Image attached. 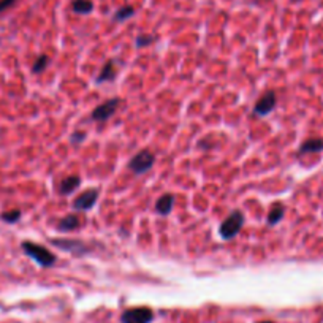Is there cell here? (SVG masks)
<instances>
[{
    "label": "cell",
    "instance_id": "obj_1",
    "mask_svg": "<svg viewBox=\"0 0 323 323\" xmlns=\"http://www.w3.org/2000/svg\"><path fill=\"white\" fill-rule=\"evenodd\" d=\"M22 251L30 258H33V260L43 268H49V266H52L54 263H56V255H54L52 252H49L46 247L40 246V244H35V243H30V241H24L22 243Z\"/></svg>",
    "mask_w": 323,
    "mask_h": 323
},
{
    "label": "cell",
    "instance_id": "obj_2",
    "mask_svg": "<svg viewBox=\"0 0 323 323\" xmlns=\"http://www.w3.org/2000/svg\"><path fill=\"white\" fill-rule=\"evenodd\" d=\"M244 225V214L241 211H232V214H230L222 225L219 228V233H220V238L222 239H233L239 232H241V228Z\"/></svg>",
    "mask_w": 323,
    "mask_h": 323
},
{
    "label": "cell",
    "instance_id": "obj_3",
    "mask_svg": "<svg viewBox=\"0 0 323 323\" xmlns=\"http://www.w3.org/2000/svg\"><path fill=\"white\" fill-rule=\"evenodd\" d=\"M154 162H155V155L149 149H143L141 152H138L130 159V162H128V170H132L135 174H143L154 167Z\"/></svg>",
    "mask_w": 323,
    "mask_h": 323
},
{
    "label": "cell",
    "instance_id": "obj_4",
    "mask_svg": "<svg viewBox=\"0 0 323 323\" xmlns=\"http://www.w3.org/2000/svg\"><path fill=\"white\" fill-rule=\"evenodd\" d=\"M122 323H151L154 320V312L149 308H133L127 309L122 317Z\"/></svg>",
    "mask_w": 323,
    "mask_h": 323
},
{
    "label": "cell",
    "instance_id": "obj_5",
    "mask_svg": "<svg viewBox=\"0 0 323 323\" xmlns=\"http://www.w3.org/2000/svg\"><path fill=\"white\" fill-rule=\"evenodd\" d=\"M119 105H121V100L119 98H111V100L105 101V103L98 105L94 111H92V119H94V121H98V122L108 121V119L116 113Z\"/></svg>",
    "mask_w": 323,
    "mask_h": 323
},
{
    "label": "cell",
    "instance_id": "obj_6",
    "mask_svg": "<svg viewBox=\"0 0 323 323\" xmlns=\"http://www.w3.org/2000/svg\"><path fill=\"white\" fill-rule=\"evenodd\" d=\"M98 195H100L98 189H87L86 192H82L81 195H78L75 201H73V209H76V211H89V209H92L95 206Z\"/></svg>",
    "mask_w": 323,
    "mask_h": 323
},
{
    "label": "cell",
    "instance_id": "obj_7",
    "mask_svg": "<svg viewBox=\"0 0 323 323\" xmlns=\"http://www.w3.org/2000/svg\"><path fill=\"white\" fill-rule=\"evenodd\" d=\"M276 103H278V98H276V92L273 90H268L263 94V97L257 101V105L254 108V114L255 116H266V114H270Z\"/></svg>",
    "mask_w": 323,
    "mask_h": 323
},
{
    "label": "cell",
    "instance_id": "obj_8",
    "mask_svg": "<svg viewBox=\"0 0 323 323\" xmlns=\"http://www.w3.org/2000/svg\"><path fill=\"white\" fill-rule=\"evenodd\" d=\"M51 243L60 247L62 251L67 252H73V254H84L86 252V246L82 244L81 241H63V239H51Z\"/></svg>",
    "mask_w": 323,
    "mask_h": 323
},
{
    "label": "cell",
    "instance_id": "obj_9",
    "mask_svg": "<svg viewBox=\"0 0 323 323\" xmlns=\"http://www.w3.org/2000/svg\"><path fill=\"white\" fill-rule=\"evenodd\" d=\"M173 206H174V195H171V193H165V195H162L159 200H157L155 211H157V214H160V216H168L173 209Z\"/></svg>",
    "mask_w": 323,
    "mask_h": 323
},
{
    "label": "cell",
    "instance_id": "obj_10",
    "mask_svg": "<svg viewBox=\"0 0 323 323\" xmlns=\"http://www.w3.org/2000/svg\"><path fill=\"white\" fill-rule=\"evenodd\" d=\"M81 186V178L78 176H68L65 178L59 186V193L60 195H70Z\"/></svg>",
    "mask_w": 323,
    "mask_h": 323
},
{
    "label": "cell",
    "instance_id": "obj_11",
    "mask_svg": "<svg viewBox=\"0 0 323 323\" xmlns=\"http://www.w3.org/2000/svg\"><path fill=\"white\" fill-rule=\"evenodd\" d=\"M323 151V140L322 138H312V140L304 141L300 146V154H314V152H320Z\"/></svg>",
    "mask_w": 323,
    "mask_h": 323
},
{
    "label": "cell",
    "instance_id": "obj_12",
    "mask_svg": "<svg viewBox=\"0 0 323 323\" xmlns=\"http://www.w3.org/2000/svg\"><path fill=\"white\" fill-rule=\"evenodd\" d=\"M114 76H116V63H114V60H108L103 65V68H101L100 75L97 76L95 81H97V84H100V82H106V81L114 79Z\"/></svg>",
    "mask_w": 323,
    "mask_h": 323
},
{
    "label": "cell",
    "instance_id": "obj_13",
    "mask_svg": "<svg viewBox=\"0 0 323 323\" xmlns=\"http://www.w3.org/2000/svg\"><path fill=\"white\" fill-rule=\"evenodd\" d=\"M284 214H285V206L282 205V203H276V205L271 206L270 212H268V224L278 225L284 219Z\"/></svg>",
    "mask_w": 323,
    "mask_h": 323
},
{
    "label": "cell",
    "instance_id": "obj_14",
    "mask_svg": "<svg viewBox=\"0 0 323 323\" xmlns=\"http://www.w3.org/2000/svg\"><path fill=\"white\" fill-rule=\"evenodd\" d=\"M78 227H79V217L76 214L65 216L57 225V228L60 230V232H71V230H76Z\"/></svg>",
    "mask_w": 323,
    "mask_h": 323
},
{
    "label": "cell",
    "instance_id": "obj_15",
    "mask_svg": "<svg viewBox=\"0 0 323 323\" xmlns=\"http://www.w3.org/2000/svg\"><path fill=\"white\" fill-rule=\"evenodd\" d=\"M94 10V3L90 0H75L73 2V11L79 14H86Z\"/></svg>",
    "mask_w": 323,
    "mask_h": 323
},
{
    "label": "cell",
    "instance_id": "obj_16",
    "mask_svg": "<svg viewBox=\"0 0 323 323\" xmlns=\"http://www.w3.org/2000/svg\"><path fill=\"white\" fill-rule=\"evenodd\" d=\"M48 63H49L48 56H44V54H41V56H38V59L35 60L33 67H32V71H33V73H41V71H44L46 67H48Z\"/></svg>",
    "mask_w": 323,
    "mask_h": 323
},
{
    "label": "cell",
    "instance_id": "obj_17",
    "mask_svg": "<svg viewBox=\"0 0 323 323\" xmlns=\"http://www.w3.org/2000/svg\"><path fill=\"white\" fill-rule=\"evenodd\" d=\"M135 14V10L132 6H124V8H121L117 13H116V16H114V19L116 21H125V19H128V17H132Z\"/></svg>",
    "mask_w": 323,
    "mask_h": 323
},
{
    "label": "cell",
    "instance_id": "obj_18",
    "mask_svg": "<svg viewBox=\"0 0 323 323\" xmlns=\"http://www.w3.org/2000/svg\"><path fill=\"white\" fill-rule=\"evenodd\" d=\"M19 219H21V211H17V209L6 211L2 214V220H5V222H8V224H14Z\"/></svg>",
    "mask_w": 323,
    "mask_h": 323
},
{
    "label": "cell",
    "instance_id": "obj_19",
    "mask_svg": "<svg viewBox=\"0 0 323 323\" xmlns=\"http://www.w3.org/2000/svg\"><path fill=\"white\" fill-rule=\"evenodd\" d=\"M84 140H86V132H75L70 138L71 144H81Z\"/></svg>",
    "mask_w": 323,
    "mask_h": 323
},
{
    "label": "cell",
    "instance_id": "obj_20",
    "mask_svg": "<svg viewBox=\"0 0 323 323\" xmlns=\"http://www.w3.org/2000/svg\"><path fill=\"white\" fill-rule=\"evenodd\" d=\"M152 41H154L152 36H149V35H140V36L136 38V46H140V48H143V46L149 44V43H152Z\"/></svg>",
    "mask_w": 323,
    "mask_h": 323
},
{
    "label": "cell",
    "instance_id": "obj_21",
    "mask_svg": "<svg viewBox=\"0 0 323 323\" xmlns=\"http://www.w3.org/2000/svg\"><path fill=\"white\" fill-rule=\"evenodd\" d=\"M13 3H14V0H0V11L6 10V8H10Z\"/></svg>",
    "mask_w": 323,
    "mask_h": 323
},
{
    "label": "cell",
    "instance_id": "obj_22",
    "mask_svg": "<svg viewBox=\"0 0 323 323\" xmlns=\"http://www.w3.org/2000/svg\"><path fill=\"white\" fill-rule=\"evenodd\" d=\"M260 323H274V322H270V320H268V322H260Z\"/></svg>",
    "mask_w": 323,
    "mask_h": 323
}]
</instances>
